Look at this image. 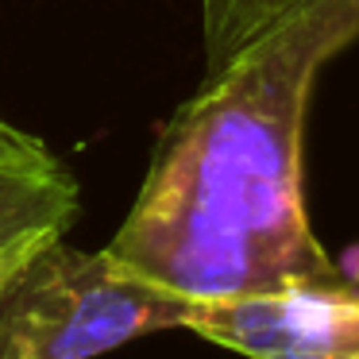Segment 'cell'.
I'll list each match as a JSON object with an SVG mask.
<instances>
[{
    "label": "cell",
    "instance_id": "obj_1",
    "mask_svg": "<svg viewBox=\"0 0 359 359\" xmlns=\"http://www.w3.org/2000/svg\"><path fill=\"white\" fill-rule=\"evenodd\" d=\"M309 97L255 62L205 78L163 128L140 197L104 251L189 302L359 290L305 212Z\"/></svg>",
    "mask_w": 359,
    "mask_h": 359
},
{
    "label": "cell",
    "instance_id": "obj_2",
    "mask_svg": "<svg viewBox=\"0 0 359 359\" xmlns=\"http://www.w3.org/2000/svg\"><path fill=\"white\" fill-rule=\"evenodd\" d=\"M189 297L109 251L50 240L0 294V359H97L163 328H186Z\"/></svg>",
    "mask_w": 359,
    "mask_h": 359
},
{
    "label": "cell",
    "instance_id": "obj_3",
    "mask_svg": "<svg viewBox=\"0 0 359 359\" xmlns=\"http://www.w3.org/2000/svg\"><path fill=\"white\" fill-rule=\"evenodd\" d=\"M205 78L259 62L313 89L320 66L359 43V0H201Z\"/></svg>",
    "mask_w": 359,
    "mask_h": 359
},
{
    "label": "cell",
    "instance_id": "obj_4",
    "mask_svg": "<svg viewBox=\"0 0 359 359\" xmlns=\"http://www.w3.org/2000/svg\"><path fill=\"white\" fill-rule=\"evenodd\" d=\"M186 328L248 359H359V290L305 286L194 302Z\"/></svg>",
    "mask_w": 359,
    "mask_h": 359
},
{
    "label": "cell",
    "instance_id": "obj_5",
    "mask_svg": "<svg viewBox=\"0 0 359 359\" xmlns=\"http://www.w3.org/2000/svg\"><path fill=\"white\" fill-rule=\"evenodd\" d=\"M78 217V182L39 135L0 116V294L12 274L62 240Z\"/></svg>",
    "mask_w": 359,
    "mask_h": 359
}]
</instances>
